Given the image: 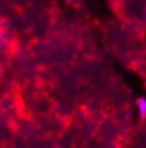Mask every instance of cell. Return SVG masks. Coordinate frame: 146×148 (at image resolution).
I'll return each mask as SVG.
<instances>
[{
  "instance_id": "3",
  "label": "cell",
  "mask_w": 146,
  "mask_h": 148,
  "mask_svg": "<svg viewBox=\"0 0 146 148\" xmlns=\"http://www.w3.org/2000/svg\"><path fill=\"white\" fill-rule=\"evenodd\" d=\"M2 74H3V69H2V66H0V77H2Z\"/></svg>"
},
{
  "instance_id": "4",
  "label": "cell",
  "mask_w": 146,
  "mask_h": 148,
  "mask_svg": "<svg viewBox=\"0 0 146 148\" xmlns=\"http://www.w3.org/2000/svg\"><path fill=\"white\" fill-rule=\"evenodd\" d=\"M64 2H69V3H71V2H74V0H64Z\"/></svg>"
},
{
  "instance_id": "1",
  "label": "cell",
  "mask_w": 146,
  "mask_h": 148,
  "mask_svg": "<svg viewBox=\"0 0 146 148\" xmlns=\"http://www.w3.org/2000/svg\"><path fill=\"white\" fill-rule=\"evenodd\" d=\"M135 106H136V111H138V116L141 121L146 119V97H138L135 100Z\"/></svg>"
},
{
  "instance_id": "2",
  "label": "cell",
  "mask_w": 146,
  "mask_h": 148,
  "mask_svg": "<svg viewBox=\"0 0 146 148\" xmlns=\"http://www.w3.org/2000/svg\"><path fill=\"white\" fill-rule=\"evenodd\" d=\"M2 45H3V32L0 29V48H2Z\"/></svg>"
}]
</instances>
